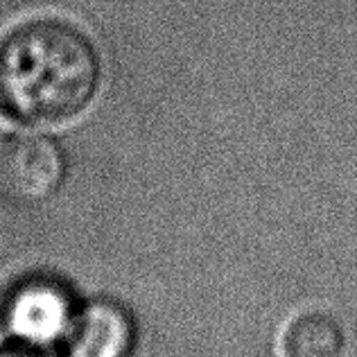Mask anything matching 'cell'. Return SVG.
Listing matches in <instances>:
<instances>
[{
	"mask_svg": "<svg viewBox=\"0 0 357 357\" xmlns=\"http://www.w3.org/2000/svg\"><path fill=\"white\" fill-rule=\"evenodd\" d=\"M86 296L84 283L59 260L18 269L0 287V337L61 342Z\"/></svg>",
	"mask_w": 357,
	"mask_h": 357,
	"instance_id": "7a4b0ae2",
	"label": "cell"
},
{
	"mask_svg": "<svg viewBox=\"0 0 357 357\" xmlns=\"http://www.w3.org/2000/svg\"><path fill=\"white\" fill-rule=\"evenodd\" d=\"M353 344L346 317L328 303H305L285 319L278 335L280 357H349Z\"/></svg>",
	"mask_w": 357,
	"mask_h": 357,
	"instance_id": "5b68a950",
	"label": "cell"
},
{
	"mask_svg": "<svg viewBox=\"0 0 357 357\" xmlns=\"http://www.w3.org/2000/svg\"><path fill=\"white\" fill-rule=\"evenodd\" d=\"M68 172L63 143L41 129H18L0 138V183L25 202L52 197Z\"/></svg>",
	"mask_w": 357,
	"mask_h": 357,
	"instance_id": "277c9868",
	"label": "cell"
},
{
	"mask_svg": "<svg viewBox=\"0 0 357 357\" xmlns=\"http://www.w3.org/2000/svg\"><path fill=\"white\" fill-rule=\"evenodd\" d=\"M105 59L79 23L36 14L0 32V122L16 129H61L100 98Z\"/></svg>",
	"mask_w": 357,
	"mask_h": 357,
	"instance_id": "6da1fadb",
	"label": "cell"
},
{
	"mask_svg": "<svg viewBox=\"0 0 357 357\" xmlns=\"http://www.w3.org/2000/svg\"><path fill=\"white\" fill-rule=\"evenodd\" d=\"M143 326L129 289H91L63 346L70 357H134Z\"/></svg>",
	"mask_w": 357,
	"mask_h": 357,
	"instance_id": "3957f363",
	"label": "cell"
},
{
	"mask_svg": "<svg viewBox=\"0 0 357 357\" xmlns=\"http://www.w3.org/2000/svg\"><path fill=\"white\" fill-rule=\"evenodd\" d=\"M0 357H70V353L61 342L3 335L0 337Z\"/></svg>",
	"mask_w": 357,
	"mask_h": 357,
	"instance_id": "8992f818",
	"label": "cell"
}]
</instances>
